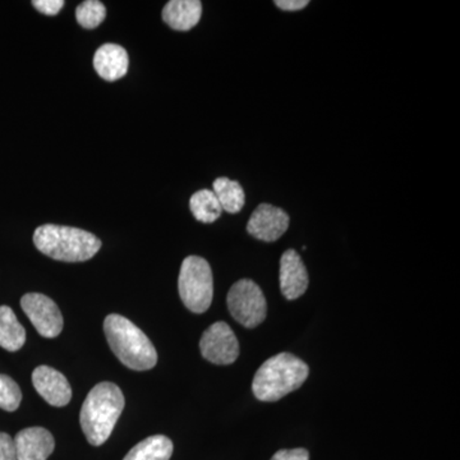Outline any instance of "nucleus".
<instances>
[{
  "instance_id": "4468645a",
  "label": "nucleus",
  "mask_w": 460,
  "mask_h": 460,
  "mask_svg": "<svg viewBox=\"0 0 460 460\" xmlns=\"http://www.w3.org/2000/svg\"><path fill=\"white\" fill-rule=\"evenodd\" d=\"M202 14V3L199 0H172L163 9V20L177 31H189L193 29Z\"/></svg>"
},
{
  "instance_id": "412c9836",
  "label": "nucleus",
  "mask_w": 460,
  "mask_h": 460,
  "mask_svg": "<svg viewBox=\"0 0 460 460\" xmlns=\"http://www.w3.org/2000/svg\"><path fill=\"white\" fill-rule=\"evenodd\" d=\"M32 5L47 16H56L62 11L65 2L63 0H33Z\"/></svg>"
},
{
  "instance_id": "9b49d317",
  "label": "nucleus",
  "mask_w": 460,
  "mask_h": 460,
  "mask_svg": "<svg viewBox=\"0 0 460 460\" xmlns=\"http://www.w3.org/2000/svg\"><path fill=\"white\" fill-rule=\"evenodd\" d=\"M308 288V272L301 256L295 250H288L280 259V289L288 301H295L305 295Z\"/></svg>"
},
{
  "instance_id": "b1692460",
  "label": "nucleus",
  "mask_w": 460,
  "mask_h": 460,
  "mask_svg": "<svg viewBox=\"0 0 460 460\" xmlns=\"http://www.w3.org/2000/svg\"><path fill=\"white\" fill-rule=\"evenodd\" d=\"M275 5L283 9V11H299V9H304L310 4L308 0H275Z\"/></svg>"
},
{
  "instance_id": "2eb2a0df",
  "label": "nucleus",
  "mask_w": 460,
  "mask_h": 460,
  "mask_svg": "<svg viewBox=\"0 0 460 460\" xmlns=\"http://www.w3.org/2000/svg\"><path fill=\"white\" fill-rule=\"evenodd\" d=\"M26 341L25 328L8 305H0V347L8 352H17Z\"/></svg>"
},
{
  "instance_id": "7ed1b4c3",
  "label": "nucleus",
  "mask_w": 460,
  "mask_h": 460,
  "mask_svg": "<svg viewBox=\"0 0 460 460\" xmlns=\"http://www.w3.org/2000/svg\"><path fill=\"white\" fill-rule=\"evenodd\" d=\"M33 243L45 256L65 262L87 261L102 248V241L93 233L54 224L39 226L33 233Z\"/></svg>"
},
{
  "instance_id": "a211bd4d",
  "label": "nucleus",
  "mask_w": 460,
  "mask_h": 460,
  "mask_svg": "<svg viewBox=\"0 0 460 460\" xmlns=\"http://www.w3.org/2000/svg\"><path fill=\"white\" fill-rule=\"evenodd\" d=\"M190 208L196 220L205 224L217 222L223 213L213 190H201L193 193L190 199Z\"/></svg>"
},
{
  "instance_id": "4be33fe9",
  "label": "nucleus",
  "mask_w": 460,
  "mask_h": 460,
  "mask_svg": "<svg viewBox=\"0 0 460 460\" xmlns=\"http://www.w3.org/2000/svg\"><path fill=\"white\" fill-rule=\"evenodd\" d=\"M0 460H17L13 438L0 432Z\"/></svg>"
},
{
  "instance_id": "aec40b11",
  "label": "nucleus",
  "mask_w": 460,
  "mask_h": 460,
  "mask_svg": "<svg viewBox=\"0 0 460 460\" xmlns=\"http://www.w3.org/2000/svg\"><path fill=\"white\" fill-rule=\"evenodd\" d=\"M22 393L13 378L0 374V408L3 411H14L20 407Z\"/></svg>"
},
{
  "instance_id": "0eeeda50",
  "label": "nucleus",
  "mask_w": 460,
  "mask_h": 460,
  "mask_svg": "<svg viewBox=\"0 0 460 460\" xmlns=\"http://www.w3.org/2000/svg\"><path fill=\"white\" fill-rule=\"evenodd\" d=\"M23 313L44 338H57L63 330V316L56 302L41 293H27L21 298Z\"/></svg>"
},
{
  "instance_id": "5701e85b",
  "label": "nucleus",
  "mask_w": 460,
  "mask_h": 460,
  "mask_svg": "<svg viewBox=\"0 0 460 460\" xmlns=\"http://www.w3.org/2000/svg\"><path fill=\"white\" fill-rule=\"evenodd\" d=\"M271 460H310V453L305 449L280 450Z\"/></svg>"
},
{
  "instance_id": "20e7f679",
  "label": "nucleus",
  "mask_w": 460,
  "mask_h": 460,
  "mask_svg": "<svg viewBox=\"0 0 460 460\" xmlns=\"http://www.w3.org/2000/svg\"><path fill=\"white\" fill-rule=\"evenodd\" d=\"M310 368L298 357L279 353L263 362L253 377L252 390L261 402H277L299 389L307 380Z\"/></svg>"
},
{
  "instance_id": "1a4fd4ad",
  "label": "nucleus",
  "mask_w": 460,
  "mask_h": 460,
  "mask_svg": "<svg viewBox=\"0 0 460 460\" xmlns=\"http://www.w3.org/2000/svg\"><path fill=\"white\" fill-rule=\"evenodd\" d=\"M289 226V215L277 206H257L247 224V232L263 242L278 241Z\"/></svg>"
},
{
  "instance_id": "dca6fc26",
  "label": "nucleus",
  "mask_w": 460,
  "mask_h": 460,
  "mask_svg": "<svg viewBox=\"0 0 460 460\" xmlns=\"http://www.w3.org/2000/svg\"><path fill=\"white\" fill-rule=\"evenodd\" d=\"M172 454L171 438L164 435H154L133 447L123 460H169Z\"/></svg>"
},
{
  "instance_id": "9d476101",
  "label": "nucleus",
  "mask_w": 460,
  "mask_h": 460,
  "mask_svg": "<svg viewBox=\"0 0 460 460\" xmlns=\"http://www.w3.org/2000/svg\"><path fill=\"white\" fill-rule=\"evenodd\" d=\"M32 384L39 395L53 407H65L72 399V389L65 375L49 366H39L32 372Z\"/></svg>"
},
{
  "instance_id": "ddd939ff",
  "label": "nucleus",
  "mask_w": 460,
  "mask_h": 460,
  "mask_svg": "<svg viewBox=\"0 0 460 460\" xmlns=\"http://www.w3.org/2000/svg\"><path fill=\"white\" fill-rule=\"evenodd\" d=\"M128 53L120 45L104 44L93 56V66L102 80L113 83L128 72Z\"/></svg>"
},
{
  "instance_id": "f03ea898",
  "label": "nucleus",
  "mask_w": 460,
  "mask_h": 460,
  "mask_svg": "<svg viewBox=\"0 0 460 460\" xmlns=\"http://www.w3.org/2000/svg\"><path fill=\"white\" fill-rule=\"evenodd\" d=\"M104 332L111 352L126 367L135 371L155 367V347L132 321L120 314H109L104 321Z\"/></svg>"
},
{
  "instance_id": "6e6552de",
  "label": "nucleus",
  "mask_w": 460,
  "mask_h": 460,
  "mask_svg": "<svg viewBox=\"0 0 460 460\" xmlns=\"http://www.w3.org/2000/svg\"><path fill=\"white\" fill-rule=\"evenodd\" d=\"M199 350L206 361L220 366L232 365L239 356L238 339L228 323L219 321L206 330L199 341Z\"/></svg>"
},
{
  "instance_id": "6ab92c4d",
  "label": "nucleus",
  "mask_w": 460,
  "mask_h": 460,
  "mask_svg": "<svg viewBox=\"0 0 460 460\" xmlns=\"http://www.w3.org/2000/svg\"><path fill=\"white\" fill-rule=\"evenodd\" d=\"M107 17V8L99 0H87L75 9V18L84 29H96Z\"/></svg>"
},
{
  "instance_id": "423d86ee",
  "label": "nucleus",
  "mask_w": 460,
  "mask_h": 460,
  "mask_svg": "<svg viewBox=\"0 0 460 460\" xmlns=\"http://www.w3.org/2000/svg\"><path fill=\"white\" fill-rule=\"evenodd\" d=\"M226 304L233 319L248 329L261 325L268 314V305L261 288L255 281L242 279L230 288Z\"/></svg>"
},
{
  "instance_id": "f8f14e48",
  "label": "nucleus",
  "mask_w": 460,
  "mask_h": 460,
  "mask_svg": "<svg viewBox=\"0 0 460 460\" xmlns=\"http://www.w3.org/2000/svg\"><path fill=\"white\" fill-rule=\"evenodd\" d=\"M17 460H47L56 449L53 435L44 428H29L13 438Z\"/></svg>"
},
{
  "instance_id": "f257e3e1",
  "label": "nucleus",
  "mask_w": 460,
  "mask_h": 460,
  "mask_svg": "<svg viewBox=\"0 0 460 460\" xmlns=\"http://www.w3.org/2000/svg\"><path fill=\"white\" fill-rule=\"evenodd\" d=\"M124 408L122 390L113 383H100L84 399L81 408V429L87 441L100 447L111 435Z\"/></svg>"
},
{
  "instance_id": "39448f33",
  "label": "nucleus",
  "mask_w": 460,
  "mask_h": 460,
  "mask_svg": "<svg viewBox=\"0 0 460 460\" xmlns=\"http://www.w3.org/2000/svg\"><path fill=\"white\" fill-rule=\"evenodd\" d=\"M178 289L181 302L193 314L210 308L214 296L213 271L205 259L189 256L181 262Z\"/></svg>"
},
{
  "instance_id": "f3484780",
  "label": "nucleus",
  "mask_w": 460,
  "mask_h": 460,
  "mask_svg": "<svg viewBox=\"0 0 460 460\" xmlns=\"http://www.w3.org/2000/svg\"><path fill=\"white\" fill-rule=\"evenodd\" d=\"M213 192L222 206L223 211L229 214H237L246 204V195L238 181L222 177L215 180Z\"/></svg>"
}]
</instances>
